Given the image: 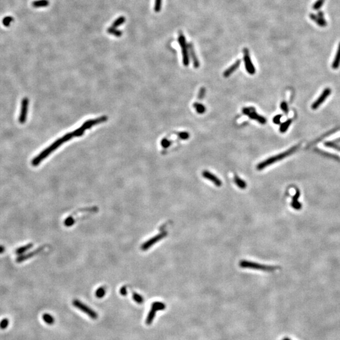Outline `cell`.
<instances>
[{
    "label": "cell",
    "mask_w": 340,
    "mask_h": 340,
    "mask_svg": "<svg viewBox=\"0 0 340 340\" xmlns=\"http://www.w3.org/2000/svg\"><path fill=\"white\" fill-rule=\"evenodd\" d=\"M298 149V146H294L292 147V148L288 149L287 151H285V152H283L280 154H277V155H275V156H271L270 158H268V159L263 161L262 162H261L260 163H259L257 166H256V169L258 170H262L265 168H266V167H268V166L273 164V163H275L276 162H278L279 161H280L287 157H288L289 156L291 155L292 154H293L294 152H295L296 151V150Z\"/></svg>",
    "instance_id": "1"
},
{
    "label": "cell",
    "mask_w": 340,
    "mask_h": 340,
    "mask_svg": "<svg viewBox=\"0 0 340 340\" xmlns=\"http://www.w3.org/2000/svg\"><path fill=\"white\" fill-rule=\"evenodd\" d=\"M65 142L63 138L61 137L57 141H55L53 144H52L49 147L42 151L38 156H37L34 160L32 161V165L34 166H38L41 162L44 160L46 157H47L49 154L52 152L55 149H56L57 147H59L60 145H61L63 143Z\"/></svg>",
    "instance_id": "2"
},
{
    "label": "cell",
    "mask_w": 340,
    "mask_h": 340,
    "mask_svg": "<svg viewBox=\"0 0 340 340\" xmlns=\"http://www.w3.org/2000/svg\"><path fill=\"white\" fill-rule=\"evenodd\" d=\"M239 265L241 268H250V269H254V270H263V271H271L275 270L278 268L277 266H268V265H264L258 264L256 263L246 261V260H242L239 263Z\"/></svg>",
    "instance_id": "3"
},
{
    "label": "cell",
    "mask_w": 340,
    "mask_h": 340,
    "mask_svg": "<svg viewBox=\"0 0 340 340\" xmlns=\"http://www.w3.org/2000/svg\"><path fill=\"white\" fill-rule=\"evenodd\" d=\"M178 42L180 45L181 49V53H182V59H183V64L184 66H188L190 64V59H189V49H188V44L186 42V39L185 37L182 35H180L178 37Z\"/></svg>",
    "instance_id": "4"
},
{
    "label": "cell",
    "mask_w": 340,
    "mask_h": 340,
    "mask_svg": "<svg viewBox=\"0 0 340 340\" xmlns=\"http://www.w3.org/2000/svg\"><path fill=\"white\" fill-rule=\"evenodd\" d=\"M73 304L77 308L79 309L81 311L83 312L84 313L86 314L88 316H89L91 319H97L98 318V314L97 313L92 310L91 308H89L88 306L85 305L84 304L82 303L81 301L78 300H74L73 302Z\"/></svg>",
    "instance_id": "5"
},
{
    "label": "cell",
    "mask_w": 340,
    "mask_h": 340,
    "mask_svg": "<svg viewBox=\"0 0 340 340\" xmlns=\"http://www.w3.org/2000/svg\"><path fill=\"white\" fill-rule=\"evenodd\" d=\"M242 113L246 115H248V117L251 119L256 120L258 122L261 123V124H265L266 123V118L258 114L254 108H244L242 109Z\"/></svg>",
    "instance_id": "6"
},
{
    "label": "cell",
    "mask_w": 340,
    "mask_h": 340,
    "mask_svg": "<svg viewBox=\"0 0 340 340\" xmlns=\"http://www.w3.org/2000/svg\"><path fill=\"white\" fill-rule=\"evenodd\" d=\"M243 52H244V65H245V68L246 71L251 75L255 74L256 73V69L251 61L248 50L247 49H244Z\"/></svg>",
    "instance_id": "7"
},
{
    "label": "cell",
    "mask_w": 340,
    "mask_h": 340,
    "mask_svg": "<svg viewBox=\"0 0 340 340\" xmlns=\"http://www.w3.org/2000/svg\"><path fill=\"white\" fill-rule=\"evenodd\" d=\"M167 235V232H163L155 236L152 237V238H151L149 240L147 241L145 243H144L142 246H141V249L142 250H148L149 248H150L151 247L154 245V244H156L157 242H158L159 241L161 240L163 238L165 237Z\"/></svg>",
    "instance_id": "8"
},
{
    "label": "cell",
    "mask_w": 340,
    "mask_h": 340,
    "mask_svg": "<svg viewBox=\"0 0 340 340\" xmlns=\"http://www.w3.org/2000/svg\"><path fill=\"white\" fill-rule=\"evenodd\" d=\"M331 90L329 88H326L323 90L321 95L318 98V99L312 104L311 108L313 110L318 109L328 98V97L331 95Z\"/></svg>",
    "instance_id": "9"
},
{
    "label": "cell",
    "mask_w": 340,
    "mask_h": 340,
    "mask_svg": "<svg viewBox=\"0 0 340 340\" xmlns=\"http://www.w3.org/2000/svg\"><path fill=\"white\" fill-rule=\"evenodd\" d=\"M107 120V117L106 116H102L100 118L87 120L83 123V124H82V126L80 127L82 130L85 131L86 130L90 129L92 126L98 124V123L106 122Z\"/></svg>",
    "instance_id": "10"
},
{
    "label": "cell",
    "mask_w": 340,
    "mask_h": 340,
    "mask_svg": "<svg viewBox=\"0 0 340 340\" xmlns=\"http://www.w3.org/2000/svg\"><path fill=\"white\" fill-rule=\"evenodd\" d=\"M28 103L29 101L27 98H24L22 100L21 103V110L19 117V122L20 123H24L26 120L27 112L28 109Z\"/></svg>",
    "instance_id": "11"
},
{
    "label": "cell",
    "mask_w": 340,
    "mask_h": 340,
    "mask_svg": "<svg viewBox=\"0 0 340 340\" xmlns=\"http://www.w3.org/2000/svg\"><path fill=\"white\" fill-rule=\"evenodd\" d=\"M44 248V246H41L39 248L30 252V253H28L27 254H25V255H20V256L17 257V258L16 259V261L17 263H22L26 260H28L30 258H31L32 257L37 255V254H39V253H41Z\"/></svg>",
    "instance_id": "12"
},
{
    "label": "cell",
    "mask_w": 340,
    "mask_h": 340,
    "mask_svg": "<svg viewBox=\"0 0 340 340\" xmlns=\"http://www.w3.org/2000/svg\"><path fill=\"white\" fill-rule=\"evenodd\" d=\"M202 176L204 178L211 181L217 187H221L222 185L221 180L216 176L215 175L208 171H204L202 172Z\"/></svg>",
    "instance_id": "13"
},
{
    "label": "cell",
    "mask_w": 340,
    "mask_h": 340,
    "mask_svg": "<svg viewBox=\"0 0 340 340\" xmlns=\"http://www.w3.org/2000/svg\"><path fill=\"white\" fill-rule=\"evenodd\" d=\"M188 49H189V52L191 57V59L193 62V65L195 68H199L200 67V62L196 55L194 47L193 46V44L192 43H189L188 44Z\"/></svg>",
    "instance_id": "14"
},
{
    "label": "cell",
    "mask_w": 340,
    "mask_h": 340,
    "mask_svg": "<svg viewBox=\"0 0 340 340\" xmlns=\"http://www.w3.org/2000/svg\"><path fill=\"white\" fill-rule=\"evenodd\" d=\"M241 60H237L236 63H234L231 66H230L229 68H227L223 73V76L224 78H228L233 73H234L240 66L241 65Z\"/></svg>",
    "instance_id": "15"
},
{
    "label": "cell",
    "mask_w": 340,
    "mask_h": 340,
    "mask_svg": "<svg viewBox=\"0 0 340 340\" xmlns=\"http://www.w3.org/2000/svg\"><path fill=\"white\" fill-rule=\"evenodd\" d=\"M158 311V309H157L156 307L151 305V310H150L149 313H148L147 316V318H146V324L150 325V324L152 323V321H153L154 318H155V316H156V311Z\"/></svg>",
    "instance_id": "16"
},
{
    "label": "cell",
    "mask_w": 340,
    "mask_h": 340,
    "mask_svg": "<svg viewBox=\"0 0 340 340\" xmlns=\"http://www.w3.org/2000/svg\"><path fill=\"white\" fill-rule=\"evenodd\" d=\"M300 192L299 191H297L296 194L294 195V196L293 197V199H292V202L291 204L292 207L296 210H299L302 207V205L298 201L299 197H300Z\"/></svg>",
    "instance_id": "17"
},
{
    "label": "cell",
    "mask_w": 340,
    "mask_h": 340,
    "mask_svg": "<svg viewBox=\"0 0 340 340\" xmlns=\"http://www.w3.org/2000/svg\"><path fill=\"white\" fill-rule=\"evenodd\" d=\"M340 66V43L338 46V49L337 50V52L336 54V56L334 59V60L332 64V68L334 69H336L339 68Z\"/></svg>",
    "instance_id": "18"
},
{
    "label": "cell",
    "mask_w": 340,
    "mask_h": 340,
    "mask_svg": "<svg viewBox=\"0 0 340 340\" xmlns=\"http://www.w3.org/2000/svg\"><path fill=\"white\" fill-rule=\"evenodd\" d=\"M34 244L32 243H29V244H27L23 246H21L20 248H18L15 251V253L18 255H21L22 254H23L25 252H26V251L29 250L30 249H31L33 247Z\"/></svg>",
    "instance_id": "19"
},
{
    "label": "cell",
    "mask_w": 340,
    "mask_h": 340,
    "mask_svg": "<svg viewBox=\"0 0 340 340\" xmlns=\"http://www.w3.org/2000/svg\"><path fill=\"white\" fill-rule=\"evenodd\" d=\"M34 8H42L48 7L49 5V0H36L32 3Z\"/></svg>",
    "instance_id": "20"
},
{
    "label": "cell",
    "mask_w": 340,
    "mask_h": 340,
    "mask_svg": "<svg viewBox=\"0 0 340 340\" xmlns=\"http://www.w3.org/2000/svg\"><path fill=\"white\" fill-rule=\"evenodd\" d=\"M107 32L112 35V36H114L117 37H120L122 35V32H121L120 30L117 29V28H115V27H113L112 26H110V27H108L107 29Z\"/></svg>",
    "instance_id": "21"
},
{
    "label": "cell",
    "mask_w": 340,
    "mask_h": 340,
    "mask_svg": "<svg viewBox=\"0 0 340 340\" xmlns=\"http://www.w3.org/2000/svg\"><path fill=\"white\" fill-rule=\"evenodd\" d=\"M234 183L236 184V185L239 189H245L246 188L247 184L245 182V181H244L243 180H242L241 178H240L237 176H234Z\"/></svg>",
    "instance_id": "22"
},
{
    "label": "cell",
    "mask_w": 340,
    "mask_h": 340,
    "mask_svg": "<svg viewBox=\"0 0 340 340\" xmlns=\"http://www.w3.org/2000/svg\"><path fill=\"white\" fill-rule=\"evenodd\" d=\"M292 122V119H288L285 122L282 123V124L280 125V129H279L280 132L281 133H285L287 131L289 127L290 126Z\"/></svg>",
    "instance_id": "23"
},
{
    "label": "cell",
    "mask_w": 340,
    "mask_h": 340,
    "mask_svg": "<svg viewBox=\"0 0 340 340\" xmlns=\"http://www.w3.org/2000/svg\"><path fill=\"white\" fill-rule=\"evenodd\" d=\"M311 18L315 21L319 26H326V22L324 20V18H321L319 17H317L316 15H314V14H311Z\"/></svg>",
    "instance_id": "24"
},
{
    "label": "cell",
    "mask_w": 340,
    "mask_h": 340,
    "mask_svg": "<svg viewBox=\"0 0 340 340\" xmlns=\"http://www.w3.org/2000/svg\"><path fill=\"white\" fill-rule=\"evenodd\" d=\"M126 17H123V16H121V17H119L118 18H117L112 23V26L113 27H115V28H117L118 26H120V25H122V24L126 22Z\"/></svg>",
    "instance_id": "25"
},
{
    "label": "cell",
    "mask_w": 340,
    "mask_h": 340,
    "mask_svg": "<svg viewBox=\"0 0 340 340\" xmlns=\"http://www.w3.org/2000/svg\"><path fill=\"white\" fill-rule=\"evenodd\" d=\"M194 107L195 108L197 112L199 114H203L206 111V108L205 107L201 104V103H195L194 104Z\"/></svg>",
    "instance_id": "26"
},
{
    "label": "cell",
    "mask_w": 340,
    "mask_h": 340,
    "mask_svg": "<svg viewBox=\"0 0 340 340\" xmlns=\"http://www.w3.org/2000/svg\"><path fill=\"white\" fill-rule=\"evenodd\" d=\"M42 318L45 323L49 325H51L54 323V318L49 314H44L42 316Z\"/></svg>",
    "instance_id": "27"
},
{
    "label": "cell",
    "mask_w": 340,
    "mask_h": 340,
    "mask_svg": "<svg viewBox=\"0 0 340 340\" xmlns=\"http://www.w3.org/2000/svg\"><path fill=\"white\" fill-rule=\"evenodd\" d=\"M105 293H106L105 288L103 287H100L99 289H98L97 290L95 295H96L97 298L101 299V298H103L105 296Z\"/></svg>",
    "instance_id": "28"
},
{
    "label": "cell",
    "mask_w": 340,
    "mask_h": 340,
    "mask_svg": "<svg viewBox=\"0 0 340 340\" xmlns=\"http://www.w3.org/2000/svg\"><path fill=\"white\" fill-rule=\"evenodd\" d=\"M132 297H133V299L137 303V304H142L143 302H144V299L143 297L139 295V294H137L136 292L133 293V295H132Z\"/></svg>",
    "instance_id": "29"
},
{
    "label": "cell",
    "mask_w": 340,
    "mask_h": 340,
    "mask_svg": "<svg viewBox=\"0 0 340 340\" xmlns=\"http://www.w3.org/2000/svg\"><path fill=\"white\" fill-rule=\"evenodd\" d=\"M161 5H162V0H155V3H154V12L156 13L160 12L161 9Z\"/></svg>",
    "instance_id": "30"
},
{
    "label": "cell",
    "mask_w": 340,
    "mask_h": 340,
    "mask_svg": "<svg viewBox=\"0 0 340 340\" xmlns=\"http://www.w3.org/2000/svg\"><path fill=\"white\" fill-rule=\"evenodd\" d=\"M9 325V319L7 318H5L2 319L0 322V329H5Z\"/></svg>",
    "instance_id": "31"
},
{
    "label": "cell",
    "mask_w": 340,
    "mask_h": 340,
    "mask_svg": "<svg viewBox=\"0 0 340 340\" xmlns=\"http://www.w3.org/2000/svg\"><path fill=\"white\" fill-rule=\"evenodd\" d=\"M325 145L328 147H331V148H333V149H334L336 150H338V151H340V146H339L338 145L336 144L335 143H334L333 142H325Z\"/></svg>",
    "instance_id": "32"
},
{
    "label": "cell",
    "mask_w": 340,
    "mask_h": 340,
    "mask_svg": "<svg viewBox=\"0 0 340 340\" xmlns=\"http://www.w3.org/2000/svg\"><path fill=\"white\" fill-rule=\"evenodd\" d=\"M178 137L182 140H187L190 137V134L187 132H181L178 134Z\"/></svg>",
    "instance_id": "33"
},
{
    "label": "cell",
    "mask_w": 340,
    "mask_h": 340,
    "mask_svg": "<svg viewBox=\"0 0 340 340\" xmlns=\"http://www.w3.org/2000/svg\"><path fill=\"white\" fill-rule=\"evenodd\" d=\"M280 108L282 109V110L285 113V114H287L289 113V107H288V105L287 103L285 102H282L281 103H280Z\"/></svg>",
    "instance_id": "34"
},
{
    "label": "cell",
    "mask_w": 340,
    "mask_h": 340,
    "mask_svg": "<svg viewBox=\"0 0 340 340\" xmlns=\"http://www.w3.org/2000/svg\"><path fill=\"white\" fill-rule=\"evenodd\" d=\"M74 223V219L73 217H71V216H69V218H68L66 220H65V224L68 226V227H69V226H71L72 225H73Z\"/></svg>",
    "instance_id": "35"
},
{
    "label": "cell",
    "mask_w": 340,
    "mask_h": 340,
    "mask_svg": "<svg viewBox=\"0 0 340 340\" xmlns=\"http://www.w3.org/2000/svg\"><path fill=\"white\" fill-rule=\"evenodd\" d=\"M282 117V115H280V114L275 115L273 118V122L275 123V124H280Z\"/></svg>",
    "instance_id": "36"
},
{
    "label": "cell",
    "mask_w": 340,
    "mask_h": 340,
    "mask_svg": "<svg viewBox=\"0 0 340 340\" xmlns=\"http://www.w3.org/2000/svg\"><path fill=\"white\" fill-rule=\"evenodd\" d=\"M161 144V146H162L163 147L168 148L171 146V141H169V140H168L166 139H164L162 140Z\"/></svg>",
    "instance_id": "37"
},
{
    "label": "cell",
    "mask_w": 340,
    "mask_h": 340,
    "mask_svg": "<svg viewBox=\"0 0 340 340\" xmlns=\"http://www.w3.org/2000/svg\"><path fill=\"white\" fill-rule=\"evenodd\" d=\"M324 2V0H318V1L313 5V8L314 10L319 9L323 5Z\"/></svg>",
    "instance_id": "38"
},
{
    "label": "cell",
    "mask_w": 340,
    "mask_h": 340,
    "mask_svg": "<svg viewBox=\"0 0 340 340\" xmlns=\"http://www.w3.org/2000/svg\"><path fill=\"white\" fill-rule=\"evenodd\" d=\"M205 88H200V89L199 91V93L198 98L200 99V100L203 99L204 98V97H205Z\"/></svg>",
    "instance_id": "39"
},
{
    "label": "cell",
    "mask_w": 340,
    "mask_h": 340,
    "mask_svg": "<svg viewBox=\"0 0 340 340\" xmlns=\"http://www.w3.org/2000/svg\"><path fill=\"white\" fill-rule=\"evenodd\" d=\"M120 294L122 295H127V290H126V287L124 286V287H122L120 290Z\"/></svg>",
    "instance_id": "40"
},
{
    "label": "cell",
    "mask_w": 340,
    "mask_h": 340,
    "mask_svg": "<svg viewBox=\"0 0 340 340\" xmlns=\"http://www.w3.org/2000/svg\"><path fill=\"white\" fill-rule=\"evenodd\" d=\"M5 246H2V245H0V254H2V253H3L5 252Z\"/></svg>",
    "instance_id": "41"
},
{
    "label": "cell",
    "mask_w": 340,
    "mask_h": 340,
    "mask_svg": "<svg viewBox=\"0 0 340 340\" xmlns=\"http://www.w3.org/2000/svg\"><path fill=\"white\" fill-rule=\"evenodd\" d=\"M282 340H291V339H290V338H289L286 337V338H284V339H283Z\"/></svg>",
    "instance_id": "42"
}]
</instances>
